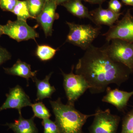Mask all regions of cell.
I'll return each instance as SVG.
<instances>
[{
  "label": "cell",
  "mask_w": 133,
  "mask_h": 133,
  "mask_svg": "<svg viewBox=\"0 0 133 133\" xmlns=\"http://www.w3.org/2000/svg\"><path fill=\"white\" fill-rule=\"evenodd\" d=\"M75 72L84 78L92 94L104 92L110 84L121 85L128 79L132 71L127 66L112 60L104 47L92 44L79 59Z\"/></svg>",
  "instance_id": "cell-1"
},
{
  "label": "cell",
  "mask_w": 133,
  "mask_h": 133,
  "mask_svg": "<svg viewBox=\"0 0 133 133\" xmlns=\"http://www.w3.org/2000/svg\"><path fill=\"white\" fill-rule=\"evenodd\" d=\"M55 116V123L60 133H85L83 127L87 119L94 116L95 113L91 115L83 114L76 109L74 105L64 104L60 98L57 100L50 101Z\"/></svg>",
  "instance_id": "cell-2"
},
{
  "label": "cell",
  "mask_w": 133,
  "mask_h": 133,
  "mask_svg": "<svg viewBox=\"0 0 133 133\" xmlns=\"http://www.w3.org/2000/svg\"><path fill=\"white\" fill-rule=\"evenodd\" d=\"M70 31L66 42L86 50L100 33V26L94 27L90 24H80L66 22Z\"/></svg>",
  "instance_id": "cell-3"
},
{
  "label": "cell",
  "mask_w": 133,
  "mask_h": 133,
  "mask_svg": "<svg viewBox=\"0 0 133 133\" xmlns=\"http://www.w3.org/2000/svg\"><path fill=\"white\" fill-rule=\"evenodd\" d=\"M104 45L109 57L133 71V43L119 39H112Z\"/></svg>",
  "instance_id": "cell-4"
},
{
  "label": "cell",
  "mask_w": 133,
  "mask_h": 133,
  "mask_svg": "<svg viewBox=\"0 0 133 133\" xmlns=\"http://www.w3.org/2000/svg\"><path fill=\"white\" fill-rule=\"evenodd\" d=\"M74 66L69 74L62 71L64 78L63 85L66 97L67 104L74 105L76 101L90 88V86L84 77L79 74H74Z\"/></svg>",
  "instance_id": "cell-5"
},
{
  "label": "cell",
  "mask_w": 133,
  "mask_h": 133,
  "mask_svg": "<svg viewBox=\"0 0 133 133\" xmlns=\"http://www.w3.org/2000/svg\"><path fill=\"white\" fill-rule=\"evenodd\" d=\"M120 119L118 115L112 114L109 109H98L89 127V133H116Z\"/></svg>",
  "instance_id": "cell-6"
},
{
  "label": "cell",
  "mask_w": 133,
  "mask_h": 133,
  "mask_svg": "<svg viewBox=\"0 0 133 133\" xmlns=\"http://www.w3.org/2000/svg\"><path fill=\"white\" fill-rule=\"evenodd\" d=\"M103 36L107 42L112 39H119L133 43V16L128 10L122 19L109 28Z\"/></svg>",
  "instance_id": "cell-7"
},
{
  "label": "cell",
  "mask_w": 133,
  "mask_h": 133,
  "mask_svg": "<svg viewBox=\"0 0 133 133\" xmlns=\"http://www.w3.org/2000/svg\"><path fill=\"white\" fill-rule=\"evenodd\" d=\"M3 32L18 42L30 39L35 40L39 37L38 33L27 24L26 21L20 19L15 21H9L6 24L3 26Z\"/></svg>",
  "instance_id": "cell-8"
},
{
  "label": "cell",
  "mask_w": 133,
  "mask_h": 133,
  "mask_svg": "<svg viewBox=\"0 0 133 133\" xmlns=\"http://www.w3.org/2000/svg\"><path fill=\"white\" fill-rule=\"evenodd\" d=\"M6 96V99L0 107V112L5 109L12 108L17 109L19 112H21L23 108L31 107L32 104L28 95L19 85L10 88Z\"/></svg>",
  "instance_id": "cell-9"
},
{
  "label": "cell",
  "mask_w": 133,
  "mask_h": 133,
  "mask_svg": "<svg viewBox=\"0 0 133 133\" xmlns=\"http://www.w3.org/2000/svg\"><path fill=\"white\" fill-rule=\"evenodd\" d=\"M57 3L46 1L44 7L36 20L41 25L46 37L52 35L54 21L59 17L56 13Z\"/></svg>",
  "instance_id": "cell-10"
},
{
  "label": "cell",
  "mask_w": 133,
  "mask_h": 133,
  "mask_svg": "<svg viewBox=\"0 0 133 133\" xmlns=\"http://www.w3.org/2000/svg\"><path fill=\"white\" fill-rule=\"evenodd\" d=\"M106 95L102 99V102L113 105L120 111H124L130 98L133 95V91L127 92L117 88L112 89L108 87Z\"/></svg>",
  "instance_id": "cell-11"
},
{
  "label": "cell",
  "mask_w": 133,
  "mask_h": 133,
  "mask_svg": "<svg viewBox=\"0 0 133 133\" xmlns=\"http://www.w3.org/2000/svg\"><path fill=\"white\" fill-rule=\"evenodd\" d=\"M90 13L92 17V22L97 26L105 25L110 27L114 25L122 14L121 12L115 13L108 9H104L101 5Z\"/></svg>",
  "instance_id": "cell-12"
},
{
  "label": "cell",
  "mask_w": 133,
  "mask_h": 133,
  "mask_svg": "<svg viewBox=\"0 0 133 133\" xmlns=\"http://www.w3.org/2000/svg\"><path fill=\"white\" fill-rule=\"evenodd\" d=\"M19 118L14 123H7V126L14 133H38V130L34 122V116L26 119L22 117L21 112H19Z\"/></svg>",
  "instance_id": "cell-13"
},
{
  "label": "cell",
  "mask_w": 133,
  "mask_h": 133,
  "mask_svg": "<svg viewBox=\"0 0 133 133\" xmlns=\"http://www.w3.org/2000/svg\"><path fill=\"white\" fill-rule=\"evenodd\" d=\"M5 73L10 75L19 76L26 79L28 86L30 78L35 77L37 71H32L30 65L18 59L15 64L10 68H4Z\"/></svg>",
  "instance_id": "cell-14"
},
{
  "label": "cell",
  "mask_w": 133,
  "mask_h": 133,
  "mask_svg": "<svg viewBox=\"0 0 133 133\" xmlns=\"http://www.w3.org/2000/svg\"><path fill=\"white\" fill-rule=\"evenodd\" d=\"M52 72L46 76L43 80L38 79L36 77L32 79L35 83L36 87L37 99L36 101H42L46 98H50L51 95L56 91L55 87L52 86L49 83L50 79Z\"/></svg>",
  "instance_id": "cell-15"
},
{
  "label": "cell",
  "mask_w": 133,
  "mask_h": 133,
  "mask_svg": "<svg viewBox=\"0 0 133 133\" xmlns=\"http://www.w3.org/2000/svg\"><path fill=\"white\" fill-rule=\"evenodd\" d=\"M68 12L79 18H87L92 22L88 8L82 2V0H70L62 5Z\"/></svg>",
  "instance_id": "cell-16"
},
{
  "label": "cell",
  "mask_w": 133,
  "mask_h": 133,
  "mask_svg": "<svg viewBox=\"0 0 133 133\" xmlns=\"http://www.w3.org/2000/svg\"><path fill=\"white\" fill-rule=\"evenodd\" d=\"M12 12L16 16L17 19L26 21L27 19L31 18L29 11L27 0H18Z\"/></svg>",
  "instance_id": "cell-17"
},
{
  "label": "cell",
  "mask_w": 133,
  "mask_h": 133,
  "mask_svg": "<svg viewBox=\"0 0 133 133\" xmlns=\"http://www.w3.org/2000/svg\"><path fill=\"white\" fill-rule=\"evenodd\" d=\"M57 51V49L48 45H38L36 55L42 61H48L54 57Z\"/></svg>",
  "instance_id": "cell-18"
},
{
  "label": "cell",
  "mask_w": 133,
  "mask_h": 133,
  "mask_svg": "<svg viewBox=\"0 0 133 133\" xmlns=\"http://www.w3.org/2000/svg\"><path fill=\"white\" fill-rule=\"evenodd\" d=\"M32 108L34 117L43 119L49 118L51 116L49 110L42 102H38L32 104Z\"/></svg>",
  "instance_id": "cell-19"
},
{
  "label": "cell",
  "mask_w": 133,
  "mask_h": 133,
  "mask_svg": "<svg viewBox=\"0 0 133 133\" xmlns=\"http://www.w3.org/2000/svg\"><path fill=\"white\" fill-rule=\"evenodd\" d=\"M29 11L31 18L36 19L39 15L45 5V0H27Z\"/></svg>",
  "instance_id": "cell-20"
},
{
  "label": "cell",
  "mask_w": 133,
  "mask_h": 133,
  "mask_svg": "<svg viewBox=\"0 0 133 133\" xmlns=\"http://www.w3.org/2000/svg\"><path fill=\"white\" fill-rule=\"evenodd\" d=\"M121 133H133V107L123 118Z\"/></svg>",
  "instance_id": "cell-21"
},
{
  "label": "cell",
  "mask_w": 133,
  "mask_h": 133,
  "mask_svg": "<svg viewBox=\"0 0 133 133\" xmlns=\"http://www.w3.org/2000/svg\"><path fill=\"white\" fill-rule=\"evenodd\" d=\"M42 124L44 128V133H60L55 122L49 118L43 119Z\"/></svg>",
  "instance_id": "cell-22"
},
{
  "label": "cell",
  "mask_w": 133,
  "mask_h": 133,
  "mask_svg": "<svg viewBox=\"0 0 133 133\" xmlns=\"http://www.w3.org/2000/svg\"><path fill=\"white\" fill-rule=\"evenodd\" d=\"M18 0H0V8L3 11L12 12Z\"/></svg>",
  "instance_id": "cell-23"
},
{
  "label": "cell",
  "mask_w": 133,
  "mask_h": 133,
  "mask_svg": "<svg viewBox=\"0 0 133 133\" xmlns=\"http://www.w3.org/2000/svg\"><path fill=\"white\" fill-rule=\"evenodd\" d=\"M122 7V4L119 0H110L108 3V9L117 14L120 13Z\"/></svg>",
  "instance_id": "cell-24"
},
{
  "label": "cell",
  "mask_w": 133,
  "mask_h": 133,
  "mask_svg": "<svg viewBox=\"0 0 133 133\" xmlns=\"http://www.w3.org/2000/svg\"><path fill=\"white\" fill-rule=\"evenodd\" d=\"M11 58V54L7 50L0 46V66Z\"/></svg>",
  "instance_id": "cell-25"
},
{
  "label": "cell",
  "mask_w": 133,
  "mask_h": 133,
  "mask_svg": "<svg viewBox=\"0 0 133 133\" xmlns=\"http://www.w3.org/2000/svg\"><path fill=\"white\" fill-rule=\"evenodd\" d=\"M86 2L92 4H98L99 5H102L103 3L107 0H83Z\"/></svg>",
  "instance_id": "cell-26"
},
{
  "label": "cell",
  "mask_w": 133,
  "mask_h": 133,
  "mask_svg": "<svg viewBox=\"0 0 133 133\" xmlns=\"http://www.w3.org/2000/svg\"><path fill=\"white\" fill-rule=\"evenodd\" d=\"M125 5L133 6V0H121Z\"/></svg>",
  "instance_id": "cell-27"
},
{
  "label": "cell",
  "mask_w": 133,
  "mask_h": 133,
  "mask_svg": "<svg viewBox=\"0 0 133 133\" xmlns=\"http://www.w3.org/2000/svg\"><path fill=\"white\" fill-rule=\"evenodd\" d=\"M70 0H57V4L58 5H62L63 3L67 2Z\"/></svg>",
  "instance_id": "cell-28"
},
{
  "label": "cell",
  "mask_w": 133,
  "mask_h": 133,
  "mask_svg": "<svg viewBox=\"0 0 133 133\" xmlns=\"http://www.w3.org/2000/svg\"><path fill=\"white\" fill-rule=\"evenodd\" d=\"M3 34V26L0 25V37Z\"/></svg>",
  "instance_id": "cell-29"
},
{
  "label": "cell",
  "mask_w": 133,
  "mask_h": 133,
  "mask_svg": "<svg viewBox=\"0 0 133 133\" xmlns=\"http://www.w3.org/2000/svg\"><path fill=\"white\" fill-rule=\"evenodd\" d=\"M46 1H53L55 2H56L57 3V0H45Z\"/></svg>",
  "instance_id": "cell-30"
}]
</instances>
